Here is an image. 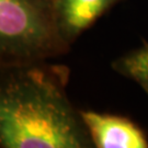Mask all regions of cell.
<instances>
[{
	"mask_svg": "<svg viewBox=\"0 0 148 148\" xmlns=\"http://www.w3.org/2000/svg\"><path fill=\"white\" fill-rule=\"evenodd\" d=\"M91 144L98 148H147L145 133L128 119L92 111L79 112Z\"/></svg>",
	"mask_w": 148,
	"mask_h": 148,
	"instance_id": "3",
	"label": "cell"
},
{
	"mask_svg": "<svg viewBox=\"0 0 148 148\" xmlns=\"http://www.w3.org/2000/svg\"><path fill=\"white\" fill-rule=\"evenodd\" d=\"M68 47L56 23L55 0H0V76Z\"/></svg>",
	"mask_w": 148,
	"mask_h": 148,
	"instance_id": "2",
	"label": "cell"
},
{
	"mask_svg": "<svg viewBox=\"0 0 148 148\" xmlns=\"http://www.w3.org/2000/svg\"><path fill=\"white\" fill-rule=\"evenodd\" d=\"M43 65L0 76V146L90 147L85 125L65 92L67 71Z\"/></svg>",
	"mask_w": 148,
	"mask_h": 148,
	"instance_id": "1",
	"label": "cell"
},
{
	"mask_svg": "<svg viewBox=\"0 0 148 148\" xmlns=\"http://www.w3.org/2000/svg\"><path fill=\"white\" fill-rule=\"evenodd\" d=\"M120 0H55L58 30L66 42L75 41Z\"/></svg>",
	"mask_w": 148,
	"mask_h": 148,
	"instance_id": "4",
	"label": "cell"
},
{
	"mask_svg": "<svg viewBox=\"0 0 148 148\" xmlns=\"http://www.w3.org/2000/svg\"><path fill=\"white\" fill-rule=\"evenodd\" d=\"M119 74L134 80L148 95V42L114 62Z\"/></svg>",
	"mask_w": 148,
	"mask_h": 148,
	"instance_id": "5",
	"label": "cell"
}]
</instances>
